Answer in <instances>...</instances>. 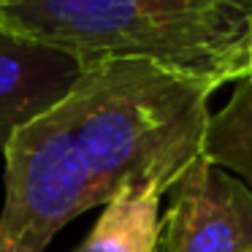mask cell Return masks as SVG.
I'll list each match as a JSON object with an SVG mask.
<instances>
[{
    "mask_svg": "<svg viewBox=\"0 0 252 252\" xmlns=\"http://www.w3.org/2000/svg\"><path fill=\"white\" fill-rule=\"evenodd\" d=\"M19 35L98 60H149L222 87L241 82L252 0H0Z\"/></svg>",
    "mask_w": 252,
    "mask_h": 252,
    "instance_id": "obj_2",
    "label": "cell"
},
{
    "mask_svg": "<svg viewBox=\"0 0 252 252\" xmlns=\"http://www.w3.org/2000/svg\"><path fill=\"white\" fill-rule=\"evenodd\" d=\"M160 185L125 187L103 203L98 222L71 252H160Z\"/></svg>",
    "mask_w": 252,
    "mask_h": 252,
    "instance_id": "obj_6",
    "label": "cell"
},
{
    "mask_svg": "<svg viewBox=\"0 0 252 252\" xmlns=\"http://www.w3.org/2000/svg\"><path fill=\"white\" fill-rule=\"evenodd\" d=\"M241 79L252 84V35L247 41V49H244V63H241Z\"/></svg>",
    "mask_w": 252,
    "mask_h": 252,
    "instance_id": "obj_8",
    "label": "cell"
},
{
    "mask_svg": "<svg viewBox=\"0 0 252 252\" xmlns=\"http://www.w3.org/2000/svg\"><path fill=\"white\" fill-rule=\"evenodd\" d=\"M160 252H252V190L198 158L171 187Z\"/></svg>",
    "mask_w": 252,
    "mask_h": 252,
    "instance_id": "obj_4",
    "label": "cell"
},
{
    "mask_svg": "<svg viewBox=\"0 0 252 252\" xmlns=\"http://www.w3.org/2000/svg\"><path fill=\"white\" fill-rule=\"evenodd\" d=\"M0 252H46L57 233L90 212L87 174L63 103L19 127L6 147Z\"/></svg>",
    "mask_w": 252,
    "mask_h": 252,
    "instance_id": "obj_3",
    "label": "cell"
},
{
    "mask_svg": "<svg viewBox=\"0 0 252 252\" xmlns=\"http://www.w3.org/2000/svg\"><path fill=\"white\" fill-rule=\"evenodd\" d=\"M201 158L233 174L252 190V84L236 82L222 109L212 111Z\"/></svg>",
    "mask_w": 252,
    "mask_h": 252,
    "instance_id": "obj_7",
    "label": "cell"
},
{
    "mask_svg": "<svg viewBox=\"0 0 252 252\" xmlns=\"http://www.w3.org/2000/svg\"><path fill=\"white\" fill-rule=\"evenodd\" d=\"M79 76L73 55L19 35L0 17V152L19 127L57 109Z\"/></svg>",
    "mask_w": 252,
    "mask_h": 252,
    "instance_id": "obj_5",
    "label": "cell"
},
{
    "mask_svg": "<svg viewBox=\"0 0 252 252\" xmlns=\"http://www.w3.org/2000/svg\"><path fill=\"white\" fill-rule=\"evenodd\" d=\"M214 93L212 82L149 60L84 65L63 109L93 209L125 187L171 190L201 158Z\"/></svg>",
    "mask_w": 252,
    "mask_h": 252,
    "instance_id": "obj_1",
    "label": "cell"
}]
</instances>
